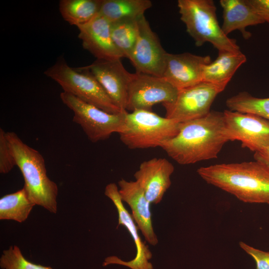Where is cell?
Instances as JSON below:
<instances>
[{
	"mask_svg": "<svg viewBox=\"0 0 269 269\" xmlns=\"http://www.w3.org/2000/svg\"><path fill=\"white\" fill-rule=\"evenodd\" d=\"M226 105L230 111L256 115L269 121V98L255 97L244 91L227 99Z\"/></svg>",
	"mask_w": 269,
	"mask_h": 269,
	"instance_id": "24",
	"label": "cell"
},
{
	"mask_svg": "<svg viewBox=\"0 0 269 269\" xmlns=\"http://www.w3.org/2000/svg\"><path fill=\"white\" fill-rule=\"evenodd\" d=\"M239 246L254 259L256 269H269V252L254 248L243 242H240Z\"/></svg>",
	"mask_w": 269,
	"mask_h": 269,
	"instance_id": "27",
	"label": "cell"
},
{
	"mask_svg": "<svg viewBox=\"0 0 269 269\" xmlns=\"http://www.w3.org/2000/svg\"><path fill=\"white\" fill-rule=\"evenodd\" d=\"M179 125L152 111L135 110L127 113L125 128L119 134L120 138L130 149L160 147L177 134Z\"/></svg>",
	"mask_w": 269,
	"mask_h": 269,
	"instance_id": "6",
	"label": "cell"
},
{
	"mask_svg": "<svg viewBox=\"0 0 269 269\" xmlns=\"http://www.w3.org/2000/svg\"><path fill=\"white\" fill-rule=\"evenodd\" d=\"M138 19H123L111 23L112 40L124 58L130 59L133 53L138 36Z\"/></svg>",
	"mask_w": 269,
	"mask_h": 269,
	"instance_id": "23",
	"label": "cell"
},
{
	"mask_svg": "<svg viewBox=\"0 0 269 269\" xmlns=\"http://www.w3.org/2000/svg\"><path fill=\"white\" fill-rule=\"evenodd\" d=\"M105 195L112 200L118 214V225L124 226L132 236L136 248L134 258L130 261H125L117 256H112L105 259L103 266L117 264L126 266L131 269H153L149 262L152 254L148 247L141 239L138 234V228L132 215L125 208L120 196L116 184L110 183L105 187Z\"/></svg>",
	"mask_w": 269,
	"mask_h": 269,
	"instance_id": "12",
	"label": "cell"
},
{
	"mask_svg": "<svg viewBox=\"0 0 269 269\" xmlns=\"http://www.w3.org/2000/svg\"><path fill=\"white\" fill-rule=\"evenodd\" d=\"M85 67L95 77L114 104L120 109L126 110L128 88L133 74L125 69L121 59H96Z\"/></svg>",
	"mask_w": 269,
	"mask_h": 269,
	"instance_id": "13",
	"label": "cell"
},
{
	"mask_svg": "<svg viewBox=\"0 0 269 269\" xmlns=\"http://www.w3.org/2000/svg\"><path fill=\"white\" fill-rule=\"evenodd\" d=\"M102 0H61L59 11L64 19L78 26L93 19L99 13Z\"/></svg>",
	"mask_w": 269,
	"mask_h": 269,
	"instance_id": "21",
	"label": "cell"
},
{
	"mask_svg": "<svg viewBox=\"0 0 269 269\" xmlns=\"http://www.w3.org/2000/svg\"><path fill=\"white\" fill-rule=\"evenodd\" d=\"M0 268L1 269H53L50 267L29 261L16 245L11 246L3 251L0 258Z\"/></svg>",
	"mask_w": 269,
	"mask_h": 269,
	"instance_id": "25",
	"label": "cell"
},
{
	"mask_svg": "<svg viewBox=\"0 0 269 269\" xmlns=\"http://www.w3.org/2000/svg\"><path fill=\"white\" fill-rule=\"evenodd\" d=\"M254 157L255 160L264 163L269 167V146L255 152Z\"/></svg>",
	"mask_w": 269,
	"mask_h": 269,
	"instance_id": "29",
	"label": "cell"
},
{
	"mask_svg": "<svg viewBox=\"0 0 269 269\" xmlns=\"http://www.w3.org/2000/svg\"><path fill=\"white\" fill-rule=\"evenodd\" d=\"M180 19L197 46L209 42L219 51H240L234 39L222 30L217 20L216 7L212 0H178Z\"/></svg>",
	"mask_w": 269,
	"mask_h": 269,
	"instance_id": "4",
	"label": "cell"
},
{
	"mask_svg": "<svg viewBox=\"0 0 269 269\" xmlns=\"http://www.w3.org/2000/svg\"><path fill=\"white\" fill-rule=\"evenodd\" d=\"M247 61L241 51H219L216 59L205 66L202 81L226 88L237 69Z\"/></svg>",
	"mask_w": 269,
	"mask_h": 269,
	"instance_id": "19",
	"label": "cell"
},
{
	"mask_svg": "<svg viewBox=\"0 0 269 269\" xmlns=\"http://www.w3.org/2000/svg\"><path fill=\"white\" fill-rule=\"evenodd\" d=\"M220 3L223 9L221 28L226 35L238 30L244 39H248L252 33L246 27L265 22L247 0H221Z\"/></svg>",
	"mask_w": 269,
	"mask_h": 269,
	"instance_id": "18",
	"label": "cell"
},
{
	"mask_svg": "<svg viewBox=\"0 0 269 269\" xmlns=\"http://www.w3.org/2000/svg\"><path fill=\"white\" fill-rule=\"evenodd\" d=\"M178 90L163 77L143 73L133 74L128 92L126 110L151 111L156 104L175 101Z\"/></svg>",
	"mask_w": 269,
	"mask_h": 269,
	"instance_id": "10",
	"label": "cell"
},
{
	"mask_svg": "<svg viewBox=\"0 0 269 269\" xmlns=\"http://www.w3.org/2000/svg\"><path fill=\"white\" fill-rule=\"evenodd\" d=\"M151 5L149 0H102L100 13L111 23L123 19H137L144 15Z\"/></svg>",
	"mask_w": 269,
	"mask_h": 269,
	"instance_id": "20",
	"label": "cell"
},
{
	"mask_svg": "<svg viewBox=\"0 0 269 269\" xmlns=\"http://www.w3.org/2000/svg\"><path fill=\"white\" fill-rule=\"evenodd\" d=\"M198 175L207 183L248 203L269 204V167L260 161L201 167Z\"/></svg>",
	"mask_w": 269,
	"mask_h": 269,
	"instance_id": "2",
	"label": "cell"
},
{
	"mask_svg": "<svg viewBox=\"0 0 269 269\" xmlns=\"http://www.w3.org/2000/svg\"><path fill=\"white\" fill-rule=\"evenodd\" d=\"M60 96L62 102L73 112V122L80 126L92 142L105 140L113 133L119 134L124 130L128 113L126 110L111 114L70 94L62 92Z\"/></svg>",
	"mask_w": 269,
	"mask_h": 269,
	"instance_id": "7",
	"label": "cell"
},
{
	"mask_svg": "<svg viewBox=\"0 0 269 269\" xmlns=\"http://www.w3.org/2000/svg\"><path fill=\"white\" fill-rule=\"evenodd\" d=\"M224 128L223 112L211 111L204 117L180 123L177 134L160 147L182 165L216 158L228 141Z\"/></svg>",
	"mask_w": 269,
	"mask_h": 269,
	"instance_id": "1",
	"label": "cell"
},
{
	"mask_svg": "<svg viewBox=\"0 0 269 269\" xmlns=\"http://www.w3.org/2000/svg\"><path fill=\"white\" fill-rule=\"evenodd\" d=\"M224 134L228 141L239 140L254 152L269 146V121L259 116L229 110L223 112Z\"/></svg>",
	"mask_w": 269,
	"mask_h": 269,
	"instance_id": "9",
	"label": "cell"
},
{
	"mask_svg": "<svg viewBox=\"0 0 269 269\" xmlns=\"http://www.w3.org/2000/svg\"><path fill=\"white\" fill-rule=\"evenodd\" d=\"M121 200L127 203L132 210V216L147 243L155 246L158 240L152 224L151 203L143 190L135 181L124 179L118 182Z\"/></svg>",
	"mask_w": 269,
	"mask_h": 269,
	"instance_id": "17",
	"label": "cell"
},
{
	"mask_svg": "<svg viewBox=\"0 0 269 269\" xmlns=\"http://www.w3.org/2000/svg\"><path fill=\"white\" fill-rule=\"evenodd\" d=\"M211 61L208 55L168 53L162 77L178 90L186 88L202 81L204 67Z\"/></svg>",
	"mask_w": 269,
	"mask_h": 269,
	"instance_id": "14",
	"label": "cell"
},
{
	"mask_svg": "<svg viewBox=\"0 0 269 269\" xmlns=\"http://www.w3.org/2000/svg\"><path fill=\"white\" fill-rule=\"evenodd\" d=\"M16 166L24 180L29 199L49 212L57 211V185L47 175L45 160L39 152L25 143L12 132L5 133Z\"/></svg>",
	"mask_w": 269,
	"mask_h": 269,
	"instance_id": "3",
	"label": "cell"
},
{
	"mask_svg": "<svg viewBox=\"0 0 269 269\" xmlns=\"http://www.w3.org/2000/svg\"><path fill=\"white\" fill-rule=\"evenodd\" d=\"M174 171V166L169 160L155 157L141 162L134 177L149 202L157 204L171 185Z\"/></svg>",
	"mask_w": 269,
	"mask_h": 269,
	"instance_id": "15",
	"label": "cell"
},
{
	"mask_svg": "<svg viewBox=\"0 0 269 269\" xmlns=\"http://www.w3.org/2000/svg\"><path fill=\"white\" fill-rule=\"evenodd\" d=\"M77 27L83 47L97 59L124 58L112 40L111 22L100 13L90 21Z\"/></svg>",
	"mask_w": 269,
	"mask_h": 269,
	"instance_id": "16",
	"label": "cell"
},
{
	"mask_svg": "<svg viewBox=\"0 0 269 269\" xmlns=\"http://www.w3.org/2000/svg\"><path fill=\"white\" fill-rule=\"evenodd\" d=\"M57 82L63 92L111 114L123 111L118 108L106 93L99 82L85 66L74 68L63 58L59 59L44 72Z\"/></svg>",
	"mask_w": 269,
	"mask_h": 269,
	"instance_id": "5",
	"label": "cell"
},
{
	"mask_svg": "<svg viewBox=\"0 0 269 269\" xmlns=\"http://www.w3.org/2000/svg\"><path fill=\"white\" fill-rule=\"evenodd\" d=\"M35 205L23 187L0 199V220H11L22 223L27 219Z\"/></svg>",
	"mask_w": 269,
	"mask_h": 269,
	"instance_id": "22",
	"label": "cell"
},
{
	"mask_svg": "<svg viewBox=\"0 0 269 269\" xmlns=\"http://www.w3.org/2000/svg\"><path fill=\"white\" fill-rule=\"evenodd\" d=\"M256 12L269 23V0H247Z\"/></svg>",
	"mask_w": 269,
	"mask_h": 269,
	"instance_id": "28",
	"label": "cell"
},
{
	"mask_svg": "<svg viewBox=\"0 0 269 269\" xmlns=\"http://www.w3.org/2000/svg\"><path fill=\"white\" fill-rule=\"evenodd\" d=\"M4 130L0 129V172L6 174L16 165Z\"/></svg>",
	"mask_w": 269,
	"mask_h": 269,
	"instance_id": "26",
	"label": "cell"
},
{
	"mask_svg": "<svg viewBox=\"0 0 269 269\" xmlns=\"http://www.w3.org/2000/svg\"><path fill=\"white\" fill-rule=\"evenodd\" d=\"M138 36L130 60L136 73L162 77L167 52L144 15L137 19Z\"/></svg>",
	"mask_w": 269,
	"mask_h": 269,
	"instance_id": "11",
	"label": "cell"
},
{
	"mask_svg": "<svg viewBox=\"0 0 269 269\" xmlns=\"http://www.w3.org/2000/svg\"><path fill=\"white\" fill-rule=\"evenodd\" d=\"M224 90L204 81L179 90L174 102L162 104L165 117L179 123L204 117L211 112L213 101Z\"/></svg>",
	"mask_w": 269,
	"mask_h": 269,
	"instance_id": "8",
	"label": "cell"
}]
</instances>
